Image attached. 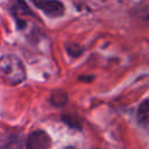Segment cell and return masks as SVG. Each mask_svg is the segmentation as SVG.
Returning a JSON list of instances; mask_svg holds the SVG:
<instances>
[{"mask_svg": "<svg viewBox=\"0 0 149 149\" xmlns=\"http://www.w3.org/2000/svg\"><path fill=\"white\" fill-rule=\"evenodd\" d=\"M0 78L8 85H17L26 79L23 63L13 55H5L0 58Z\"/></svg>", "mask_w": 149, "mask_h": 149, "instance_id": "obj_1", "label": "cell"}, {"mask_svg": "<svg viewBox=\"0 0 149 149\" xmlns=\"http://www.w3.org/2000/svg\"><path fill=\"white\" fill-rule=\"evenodd\" d=\"M31 2L48 16L57 17L64 14L65 8L59 0H31Z\"/></svg>", "mask_w": 149, "mask_h": 149, "instance_id": "obj_2", "label": "cell"}, {"mask_svg": "<svg viewBox=\"0 0 149 149\" xmlns=\"http://www.w3.org/2000/svg\"><path fill=\"white\" fill-rule=\"evenodd\" d=\"M51 141L47 133L43 130H35L33 132L28 140H27V147L33 149H41V148H48L50 147Z\"/></svg>", "mask_w": 149, "mask_h": 149, "instance_id": "obj_3", "label": "cell"}, {"mask_svg": "<svg viewBox=\"0 0 149 149\" xmlns=\"http://www.w3.org/2000/svg\"><path fill=\"white\" fill-rule=\"evenodd\" d=\"M137 123L141 128L149 133V99H146L141 102L136 113Z\"/></svg>", "mask_w": 149, "mask_h": 149, "instance_id": "obj_4", "label": "cell"}, {"mask_svg": "<svg viewBox=\"0 0 149 149\" xmlns=\"http://www.w3.org/2000/svg\"><path fill=\"white\" fill-rule=\"evenodd\" d=\"M66 100H68V97H66V93L62 92V91H57V92H54L50 97V101L54 106H57V107H61L63 105L66 104Z\"/></svg>", "mask_w": 149, "mask_h": 149, "instance_id": "obj_5", "label": "cell"}]
</instances>
